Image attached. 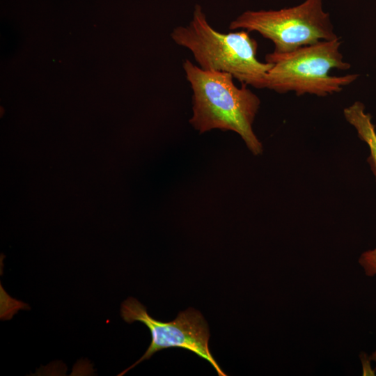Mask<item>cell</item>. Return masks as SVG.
<instances>
[{
    "mask_svg": "<svg viewBox=\"0 0 376 376\" xmlns=\"http://www.w3.org/2000/svg\"><path fill=\"white\" fill-rule=\"evenodd\" d=\"M370 359L376 362V351L370 356Z\"/></svg>",
    "mask_w": 376,
    "mask_h": 376,
    "instance_id": "ba28073f",
    "label": "cell"
},
{
    "mask_svg": "<svg viewBox=\"0 0 376 376\" xmlns=\"http://www.w3.org/2000/svg\"><path fill=\"white\" fill-rule=\"evenodd\" d=\"M340 38L322 40L285 54L269 53L265 61L272 63L266 87L279 93L295 92L324 97L340 93L354 82L359 75L334 76L333 69L347 70L350 63L343 61Z\"/></svg>",
    "mask_w": 376,
    "mask_h": 376,
    "instance_id": "3957f363",
    "label": "cell"
},
{
    "mask_svg": "<svg viewBox=\"0 0 376 376\" xmlns=\"http://www.w3.org/2000/svg\"><path fill=\"white\" fill-rule=\"evenodd\" d=\"M368 276L376 274V248L363 253L359 260Z\"/></svg>",
    "mask_w": 376,
    "mask_h": 376,
    "instance_id": "52a82bcc",
    "label": "cell"
},
{
    "mask_svg": "<svg viewBox=\"0 0 376 376\" xmlns=\"http://www.w3.org/2000/svg\"><path fill=\"white\" fill-rule=\"evenodd\" d=\"M120 315L127 323L137 321L144 324L150 331L151 342L144 354L118 376L123 375L137 364L150 359L157 352L170 347L191 351L209 362L218 375H227L211 354L208 324L199 311L189 308L180 312L174 320L162 322L151 317L146 308L137 299L129 297L121 304Z\"/></svg>",
    "mask_w": 376,
    "mask_h": 376,
    "instance_id": "5b68a950",
    "label": "cell"
},
{
    "mask_svg": "<svg viewBox=\"0 0 376 376\" xmlns=\"http://www.w3.org/2000/svg\"><path fill=\"white\" fill-rule=\"evenodd\" d=\"M192 91L190 124L200 133L213 129L238 134L247 148L260 155L263 146L253 130L260 100L246 85H235L227 72L204 70L190 60L182 63Z\"/></svg>",
    "mask_w": 376,
    "mask_h": 376,
    "instance_id": "6da1fadb",
    "label": "cell"
},
{
    "mask_svg": "<svg viewBox=\"0 0 376 376\" xmlns=\"http://www.w3.org/2000/svg\"><path fill=\"white\" fill-rule=\"evenodd\" d=\"M171 38L191 53L201 69L227 72L242 84L265 88L273 65L258 60L257 41L246 30L227 33L215 30L200 5L195 6L189 24L173 29Z\"/></svg>",
    "mask_w": 376,
    "mask_h": 376,
    "instance_id": "7a4b0ae2",
    "label": "cell"
},
{
    "mask_svg": "<svg viewBox=\"0 0 376 376\" xmlns=\"http://www.w3.org/2000/svg\"><path fill=\"white\" fill-rule=\"evenodd\" d=\"M346 120L357 130L359 137L368 145L370 156L368 158L376 179V132L370 113L365 112V107L361 102H355L343 110Z\"/></svg>",
    "mask_w": 376,
    "mask_h": 376,
    "instance_id": "8992f818",
    "label": "cell"
},
{
    "mask_svg": "<svg viewBox=\"0 0 376 376\" xmlns=\"http://www.w3.org/2000/svg\"><path fill=\"white\" fill-rule=\"evenodd\" d=\"M229 29L258 32L274 43L276 54L339 38L323 9V0H305L279 10H246L230 23Z\"/></svg>",
    "mask_w": 376,
    "mask_h": 376,
    "instance_id": "277c9868",
    "label": "cell"
}]
</instances>
